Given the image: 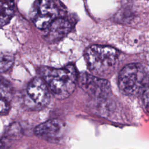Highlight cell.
<instances>
[{
  "instance_id": "1",
  "label": "cell",
  "mask_w": 149,
  "mask_h": 149,
  "mask_svg": "<svg viewBox=\"0 0 149 149\" xmlns=\"http://www.w3.org/2000/svg\"><path fill=\"white\" fill-rule=\"evenodd\" d=\"M38 70L48 88L57 98H66L74 91L77 81L74 65H68L62 68L45 66Z\"/></svg>"
},
{
  "instance_id": "2",
  "label": "cell",
  "mask_w": 149,
  "mask_h": 149,
  "mask_svg": "<svg viewBox=\"0 0 149 149\" xmlns=\"http://www.w3.org/2000/svg\"><path fill=\"white\" fill-rule=\"evenodd\" d=\"M118 57L117 50L112 47L94 45L87 48L85 58L90 72L95 76L105 77L112 72Z\"/></svg>"
},
{
  "instance_id": "3",
  "label": "cell",
  "mask_w": 149,
  "mask_h": 149,
  "mask_svg": "<svg viewBox=\"0 0 149 149\" xmlns=\"http://www.w3.org/2000/svg\"><path fill=\"white\" fill-rule=\"evenodd\" d=\"M146 83L147 74L139 64H129L120 72L118 77L119 87L126 95L139 94L144 88Z\"/></svg>"
},
{
  "instance_id": "4",
  "label": "cell",
  "mask_w": 149,
  "mask_h": 149,
  "mask_svg": "<svg viewBox=\"0 0 149 149\" xmlns=\"http://www.w3.org/2000/svg\"><path fill=\"white\" fill-rule=\"evenodd\" d=\"M25 94V104L33 109H40L45 107L50 101L48 87L44 80L40 77H35L30 81Z\"/></svg>"
},
{
  "instance_id": "5",
  "label": "cell",
  "mask_w": 149,
  "mask_h": 149,
  "mask_svg": "<svg viewBox=\"0 0 149 149\" xmlns=\"http://www.w3.org/2000/svg\"><path fill=\"white\" fill-rule=\"evenodd\" d=\"M59 9L54 1L42 0L36 1L31 10V17L35 26L45 29L59 16Z\"/></svg>"
},
{
  "instance_id": "6",
  "label": "cell",
  "mask_w": 149,
  "mask_h": 149,
  "mask_svg": "<svg viewBox=\"0 0 149 149\" xmlns=\"http://www.w3.org/2000/svg\"><path fill=\"white\" fill-rule=\"evenodd\" d=\"M79 85L91 96L104 98L110 91L109 83L105 79L87 73H83L79 77Z\"/></svg>"
},
{
  "instance_id": "7",
  "label": "cell",
  "mask_w": 149,
  "mask_h": 149,
  "mask_svg": "<svg viewBox=\"0 0 149 149\" xmlns=\"http://www.w3.org/2000/svg\"><path fill=\"white\" fill-rule=\"evenodd\" d=\"M65 130V125L60 120L51 119L43 122L34 129V134L45 139H56L62 136Z\"/></svg>"
},
{
  "instance_id": "8",
  "label": "cell",
  "mask_w": 149,
  "mask_h": 149,
  "mask_svg": "<svg viewBox=\"0 0 149 149\" xmlns=\"http://www.w3.org/2000/svg\"><path fill=\"white\" fill-rule=\"evenodd\" d=\"M70 29L68 20L58 17L44 29V37L49 42H56L67 35Z\"/></svg>"
},
{
  "instance_id": "9",
  "label": "cell",
  "mask_w": 149,
  "mask_h": 149,
  "mask_svg": "<svg viewBox=\"0 0 149 149\" xmlns=\"http://www.w3.org/2000/svg\"><path fill=\"white\" fill-rule=\"evenodd\" d=\"M13 95V88L11 83L0 77V114H6L10 109V102Z\"/></svg>"
},
{
  "instance_id": "10",
  "label": "cell",
  "mask_w": 149,
  "mask_h": 149,
  "mask_svg": "<svg viewBox=\"0 0 149 149\" xmlns=\"http://www.w3.org/2000/svg\"><path fill=\"white\" fill-rule=\"evenodd\" d=\"M15 13V2L10 1H0V28L7 24Z\"/></svg>"
},
{
  "instance_id": "11",
  "label": "cell",
  "mask_w": 149,
  "mask_h": 149,
  "mask_svg": "<svg viewBox=\"0 0 149 149\" xmlns=\"http://www.w3.org/2000/svg\"><path fill=\"white\" fill-rule=\"evenodd\" d=\"M13 62V55L9 52L0 51V73L7 71L11 68Z\"/></svg>"
},
{
  "instance_id": "12",
  "label": "cell",
  "mask_w": 149,
  "mask_h": 149,
  "mask_svg": "<svg viewBox=\"0 0 149 149\" xmlns=\"http://www.w3.org/2000/svg\"><path fill=\"white\" fill-rule=\"evenodd\" d=\"M143 100L144 105L147 112L149 113V87H147L143 92Z\"/></svg>"
}]
</instances>
